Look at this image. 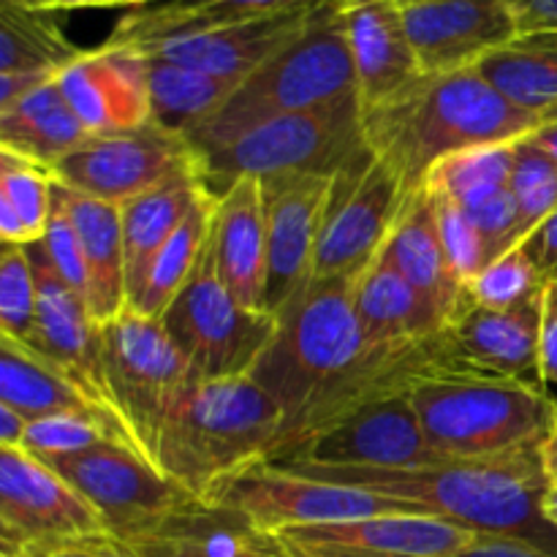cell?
I'll return each instance as SVG.
<instances>
[{"mask_svg": "<svg viewBox=\"0 0 557 557\" xmlns=\"http://www.w3.org/2000/svg\"><path fill=\"white\" fill-rule=\"evenodd\" d=\"M343 25L362 112L395 101L424 76L400 5L392 0H343Z\"/></svg>", "mask_w": 557, "mask_h": 557, "instance_id": "cell-23", "label": "cell"}, {"mask_svg": "<svg viewBox=\"0 0 557 557\" xmlns=\"http://www.w3.org/2000/svg\"><path fill=\"white\" fill-rule=\"evenodd\" d=\"M476 539L435 515H381L277 533L292 557H451Z\"/></svg>", "mask_w": 557, "mask_h": 557, "instance_id": "cell-18", "label": "cell"}, {"mask_svg": "<svg viewBox=\"0 0 557 557\" xmlns=\"http://www.w3.org/2000/svg\"><path fill=\"white\" fill-rule=\"evenodd\" d=\"M542 297L511 310L482 305L462 310L438 335L430 337L435 370L544 386L539 375Z\"/></svg>", "mask_w": 557, "mask_h": 557, "instance_id": "cell-15", "label": "cell"}, {"mask_svg": "<svg viewBox=\"0 0 557 557\" xmlns=\"http://www.w3.org/2000/svg\"><path fill=\"white\" fill-rule=\"evenodd\" d=\"M27 419L22 413H16L14 408L3 406L0 403V446L3 449H22L27 435Z\"/></svg>", "mask_w": 557, "mask_h": 557, "instance_id": "cell-50", "label": "cell"}, {"mask_svg": "<svg viewBox=\"0 0 557 557\" xmlns=\"http://www.w3.org/2000/svg\"><path fill=\"white\" fill-rule=\"evenodd\" d=\"M542 125V114L511 103L482 71L468 69L422 76L395 101L364 112V141L413 196L446 158L525 139Z\"/></svg>", "mask_w": 557, "mask_h": 557, "instance_id": "cell-2", "label": "cell"}, {"mask_svg": "<svg viewBox=\"0 0 557 557\" xmlns=\"http://www.w3.org/2000/svg\"><path fill=\"white\" fill-rule=\"evenodd\" d=\"M294 460L346 468H419L438 462V457L424 438L411 397L403 392L348 413L288 462Z\"/></svg>", "mask_w": 557, "mask_h": 557, "instance_id": "cell-20", "label": "cell"}, {"mask_svg": "<svg viewBox=\"0 0 557 557\" xmlns=\"http://www.w3.org/2000/svg\"><path fill=\"white\" fill-rule=\"evenodd\" d=\"M147 3H158V0H109V5H131V9H139Z\"/></svg>", "mask_w": 557, "mask_h": 557, "instance_id": "cell-55", "label": "cell"}, {"mask_svg": "<svg viewBox=\"0 0 557 557\" xmlns=\"http://www.w3.org/2000/svg\"><path fill=\"white\" fill-rule=\"evenodd\" d=\"M267 207V313L275 315L313 281L315 248L332 177L286 174L259 180Z\"/></svg>", "mask_w": 557, "mask_h": 557, "instance_id": "cell-17", "label": "cell"}, {"mask_svg": "<svg viewBox=\"0 0 557 557\" xmlns=\"http://www.w3.org/2000/svg\"><path fill=\"white\" fill-rule=\"evenodd\" d=\"M44 462L90 500L120 544L150 536L183 511L201 506V500L158 471L141 451L117 441H103L92 449Z\"/></svg>", "mask_w": 557, "mask_h": 557, "instance_id": "cell-11", "label": "cell"}, {"mask_svg": "<svg viewBox=\"0 0 557 557\" xmlns=\"http://www.w3.org/2000/svg\"><path fill=\"white\" fill-rule=\"evenodd\" d=\"M52 205L54 174L0 150V239L16 245L44 239Z\"/></svg>", "mask_w": 557, "mask_h": 557, "instance_id": "cell-37", "label": "cell"}, {"mask_svg": "<svg viewBox=\"0 0 557 557\" xmlns=\"http://www.w3.org/2000/svg\"><path fill=\"white\" fill-rule=\"evenodd\" d=\"M123 547L139 557H292L277 536L253 528L237 511L205 504Z\"/></svg>", "mask_w": 557, "mask_h": 557, "instance_id": "cell-29", "label": "cell"}, {"mask_svg": "<svg viewBox=\"0 0 557 557\" xmlns=\"http://www.w3.org/2000/svg\"><path fill=\"white\" fill-rule=\"evenodd\" d=\"M117 542L60 473L25 449L0 446V557H52Z\"/></svg>", "mask_w": 557, "mask_h": 557, "instance_id": "cell-9", "label": "cell"}, {"mask_svg": "<svg viewBox=\"0 0 557 557\" xmlns=\"http://www.w3.org/2000/svg\"><path fill=\"white\" fill-rule=\"evenodd\" d=\"M297 3L302 0H158L131 9L103 44L145 49L169 38L194 36V33L277 14Z\"/></svg>", "mask_w": 557, "mask_h": 557, "instance_id": "cell-31", "label": "cell"}, {"mask_svg": "<svg viewBox=\"0 0 557 557\" xmlns=\"http://www.w3.org/2000/svg\"><path fill=\"white\" fill-rule=\"evenodd\" d=\"M321 3L326 0H302L277 14L194 33V36L169 38V41L152 44V47L136 49V52H141L145 58L169 60V63L243 82L267 60L275 58L286 44H292L308 27L310 16L319 11Z\"/></svg>", "mask_w": 557, "mask_h": 557, "instance_id": "cell-22", "label": "cell"}, {"mask_svg": "<svg viewBox=\"0 0 557 557\" xmlns=\"http://www.w3.org/2000/svg\"><path fill=\"white\" fill-rule=\"evenodd\" d=\"M58 196L71 218L87 272V308L98 324H109L128 308L125 286L123 215L117 205L92 199L58 183Z\"/></svg>", "mask_w": 557, "mask_h": 557, "instance_id": "cell-27", "label": "cell"}, {"mask_svg": "<svg viewBox=\"0 0 557 557\" xmlns=\"http://www.w3.org/2000/svg\"><path fill=\"white\" fill-rule=\"evenodd\" d=\"M511 196L520 212L522 243L557 210V161L544 147L525 136L515 145Z\"/></svg>", "mask_w": 557, "mask_h": 557, "instance_id": "cell-39", "label": "cell"}, {"mask_svg": "<svg viewBox=\"0 0 557 557\" xmlns=\"http://www.w3.org/2000/svg\"><path fill=\"white\" fill-rule=\"evenodd\" d=\"M161 324L199 381L250 375L277 330L275 315L245 308L223 286L210 243Z\"/></svg>", "mask_w": 557, "mask_h": 557, "instance_id": "cell-10", "label": "cell"}, {"mask_svg": "<svg viewBox=\"0 0 557 557\" xmlns=\"http://www.w3.org/2000/svg\"><path fill=\"white\" fill-rule=\"evenodd\" d=\"M364 145L368 141L362 101L359 92H354L330 107L286 114L243 131L232 141L199 158L201 177L212 196H221L245 177H335Z\"/></svg>", "mask_w": 557, "mask_h": 557, "instance_id": "cell-7", "label": "cell"}, {"mask_svg": "<svg viewBox=\"0 0 557 557\" xmlns=\"http://www.w3.org/2000/svg\"><path fill=\"white\" fill-rule=\"evenodd\" d=\"M354 92L357 71L343 25V0H326L292 44L243 79L234 96L185 139L201 158L253 125L330 107Z\"/></svg>", "mask_w": 557, "mask_h": 557, "instance_id": "cell-4", "label": "cell"}, {"mask_svg": "<svg viewBox=\"0 0 557 557\" xmlns=\"http://www.w3.org/2000/svg\"><path fill=\"white\" fill-rule=\"evenodd\" d=\"M25 248L38 286L36 332L25 346H30L33 351L49 359L54 368L71 375L85 395H90L98 406L107 408L123 422V417L114 408L107 370H103L101 324L92 319L85 299L58 275L41 239L25 245Z\"/></svg>", "mask_w": 557, "mask_h": 557, "instance_id": "cell-16", "label": "cell"}, {"mask_svg": "<svg viewBox=\"0 0 557 557\" xmlns=\"http://www.w3.org/2000/svg\"><path fill=\"white\" fill-rule=\"evenodd\" d=\"M544 123H557V103L553 109H547V112H544Z\"/></svg>", "mask_w": 557, "mask_h": 557, "instance_id": "cell-57", "label": "cell"}, {"mask_svg": "<svg viewBox=\"0 0 557 557\" xmlns=\"http://www.w3.org/2000/svg\"><path fill=\"white\" fill-rule=\"evenodd\" d=\"M451 557H555L542 553L536 547H528V544L520 542H509V539H493V536H479L476 544L466 549L460 555Z\"/></svg>", "mask_w": 557, "mask_h": 557, "instance_id": "cell-49", "label": "cell"}, {"mask_svg": "<svg viewBox=\"0 0 557 557\" xmlns=\"http://www.w3.org/2000/svg\"><path fill=\"white\" fill-rule=\"evenodd\" d=\"M82 54L85 49L69 41L49 11H33L0 0V74H60Z\"/></svg>", "mask_w": 557, "mask_h": 557, "instance_id": "cell-36", "label": "cell"}, {"mask_svg": "<svg viewBox=\"0 0 557 557\" xmlns=\"http://www.w3.org/2000/svg\"><path fill=\"white\" fill-rule=\"evenodd\" d=\"M531 136L539 147H544V150L557 161V123H544L542 128L533 131Z\"/></svg>", "mask_w": 557, "mask_h": 557, "instance_id": "cell-53", "label": "cell"}, {"mask_svg": "<svg viewBox=\"0 0 557 557\" xmlns=\"http://www.w3.org/2000/svg\"><path fill=\"white\" fill-rule=\"evenodd\" d=\"M542 466H544V473H547L549 484H557V406H555L553 428H549L547 438H544L542 444Z\"/></svg>", "mask_w": 557, "mask_h": 557, "instance_id": "cell-52", "label": "cell"}, {"mask_svg": "<svg viewBox=\"0 0 557 557\" xmlns=\"http://www.w3.org/2000/svg\"><path fill=\"white\" fill-rule=\"evenodd\" d=\"M44 250H47L49 261L58 270V275L79 294L87 302V272H85V259H82L79 239H76L74 226H71V218L65 212L63 201L58 196V180H54V205H52V218H49L47 234L41 239Z\"/></svg>", "mask_w": 557, "mask_h": 557, "instance_id": "cell-44", "label": "cell"}, {"mask_svg": "<svg viewBox=\"0 0 557 557\" xmlns=\"http://www.w3.org/2000/svg\"><path fill=\"white\" fill-rule=\"evenodd\" d=\"M281 424V408L250 375L199 381L169 417L156 466L212 506L234 476L270 462Z\"/></svg>", "mask_w": 557, "mask_h": 557, "instance_id": "cell-3", "label": "cell"}, {"mask_svg": "<svg viewBox=\"0 0 557 557\" xmlns=\"http://www.w3.org/2000/svg\"><path fill=\"white\" fill-rule=\"evenodd\" d=\"M212 210H215V196L207 194L199 205L190 210V215L180 223L177 232L169 237L161 253L152 261L150 272L145 277V286L128 305L131 310L150 319H161L166 313L169 305L174 302L185 283L194 275L196 264H199L201 253L207 250L212 232Z\"/></svg>", "mask_w": 557, "mask_h": 557, "instance_id": "cell-35", "label": "cell"}, {"mask_svg": "<svg viewBox=\"0 0 557 557\" xmlns=\"http://www.w3.org/2000/svg\"><path fill=\"white\" fill-rule=\"evenodd\" d=\"M408 194L400 177L368 145L332 177L315 248L313 277L357 281L384 250Z\"/></svg>", "mask_w": 557, "mask_h": 557, "instance_id": "cell-12", "label": "cell"}, {"mask_svg": "<svg viewBox=\"0 0 557 557\" xmlns=\"http://www.w3.org/2000/svg\"><path fill=\"white\" fill-rule=\"evenodd\" d=\"M424 76L479 69L520 38L506 0H428L403 9Z\"/></svg>", "mask_w": 557, "mask_h": 557, "instance_id": "cell-19", "label": "cell"}, {"mask_svg": "<svg viewBox=\"0 0 557 557\" xmlns=\"http://www.w3.org/2000/svg\"><path fill=\"white\" fill-rule=\"evenodd\" d=\"M60 74L52 71H25V74H0V109L11 107L14 101H20L22 96L33 92L36 87L47 85V82L58 79Z\"/></svg>", "mask_w": 557, "mask_h": 557, "instance_id": "cell-48", "label": "cell"}, {"mask_svg": "<svg viewBox=\"0 0 557 557\" xmlns=\"http://www.w3.org/2000/svg\"><path fill=\"white\" fill-rule=\"evenodd\" d=\"M0 403L22 413L27 422L49 417L87 419L101 424L120 444L134 446L128 428L114 413L98 406L90 395H85L71 375L54 368L30 346L5 335H0Z\"/></svg>", "mask_w": 557, "mask_h": 557, "instance_id": "cell-25", "label": "cell"}, {"mask_svg": "<svg viewBox=\"0 0 557 557\" xmlns=\"http://www.w3.org/2000/svg\"><path fill=\"white\" fill-rule=\"evenodd\" d=\"M114 441L101 424L87 422L76 417H49L36 419L27 424V435L22 449L30 451L38 460H52V457H69L76 451L92 449V446ZM120 444V441H117Z\"/></svg>", "mask_w": 557, "mask_h": 557, "instance_id": "cell-43", "label": "cell"}, {"mask_svg": "<svg viewBox=\"0 0 557 557\" xmlns=\"http://www.w3.org/2000/svg\"><path fill=\"white\" fill-rule=\"evenodd\" d=\"M511 103L542 114L557 103V36H522L479 65Z\"/></svg>", "mask_w": 557, "mask_h": 557, "instance_id": "cell-34", "label": "cell"}, {"mask_svg": "<svg viewBox=\"0 0 557 557\" xmlns=\"http://www.w3.org/2000/svg\"><path fill=\"white\" fill-rule=\"evenodd\" d=\"M58 85L90 134L139 128L152 120L147 58L136 49H85L60 71Z\"/></svg>", "mask_w": 557, "mask_h": 557, "instance_id": "cell-21", "label": "cell"}, {"mask_svg": "<svg viewBox=\"0 0 557 557\" xmlns=\"http://www.w3.org/2000/svg\"><path fill=\"white\" fill-rule=\"evenodd\" d=\"M522 36H557V0H506Z\"/></svg>", "mask_w": 557, "mask_h": 557, "instance_id": "cell-46", "label": "cell"}, {"mask_svg": "<svg viewBox=\"0 0 557 557\" xmlns=\"http://www.w3.org/2000/svg\"><path fill=\"white\" fill-rule=\"evenodd\" d=\"M190 166H199V156L188 139L150 120L139 128L90 134L52 174L65 188L120 207Z\"/></svg>", "mask_w": 557, "mask_h": 557, "instance_id": "cell-14", "label": "cell"}, {"mask_svg": "<svg viewBox=\"0 0 557 557\" xmlns=\"http://www.w3.org/2000/svg\"><path fill=\"white\" fill-rule=\"evenodd\" d=\"M275 319V337L250 370V379L281 408L283 433L370 346L354 310V281L346 277H313Z\"/></svg>", "mask_w": 557, "mask_h": 557, "instance_id": "cell-6", "label": "cell"}, {"mask_svg": "<svg viewBox=\"0 0 557 557\" xmlns=\"http://www.w3.org/2000/svg\"><path fill=\"white\" fill-rule=\"evenodd\" d=\"M517 141L484 145L466 152H457V156L441 161L430 172V177L424 180V185L438 190V194L449 196L451 201L466 207L468 212L476 210V207L487 205L490 199L509 190Z\"/></svg>", "mask_w": 557, "mask_h": 557, "instance_id": "cell-38", "label": "cell"}, {"mask_svg": "<svg viewBox=\"0 0 557 557\" xmlns=\"http://www.w3.org/2000/svg\"><path fill=\"white\" fill-rule=\"evenodd\" d=\"M103 370L136 449L156 466L158 441L174 408L199 384L161 319L125 308L101 326ZM158 468V466H156Z\"/></svg>", "mask_w": 557, "mask_h": 557, "instance_id": "cell-8", "label": "cell"}, {"mask_svg": "<svg viewBox=\"0 0 557 557\" xmlns=\"http://www.w3.org/2000/svg\"><path fill=\"white\" fill-rule=\"evenodd\" d=\"M395 5H400V9H408V5H419V3H428V0H392Z\"/></svg>", "mask_w": 557, "mask_h": 557, "instance_id": "cell-56", "label": "cell"}, {"mask_svg": "<svg viewBox=\"0 0 557 557\" xmlns=\"http://www.w3.org/2000/svg\"><path fill=\"white\" fill-rule=\"evenodd\" d=\"M212 506L237 511L250 525L272 536L292 528L330 525V522L362 520V517L430 515L422 506L406 500L299 476L270 462H261L234 476L218 493Z\"/></svg>", "mask_w": 557, "mask_h": 557, "instance_id": "cell-13", "label": "cell"}, {"mask_svg": "<svg viewBox=\"0 0 557 557\" xmlns=\"http://www.w3.org/2000/svg\"><path fill=\"white\" fill-rule=\"evenodd\" d=\"M38 319V286L25 245H0V335L30 343Z\"/></svg>", "mask_w": 557, "mask_h": 557, "instance_id": "cell-41", "label": "cell"}, {"mask_svg": "<svg viewBox=\"0 0 557 557\" xmlns=\"http://www.w3.org/2000/svg\"><path fill=\"white\" fill-rule=\"evenodd\" d=\"M147 74H150L152 123L183 136L201 120L215 114L243 85L239 79L207 74L158 58H147Z\"/></svg>", "mask_w": 557, "mask_h": 557, "instance_id": "cell-33", "label": "cell"}, {"mask_svg": "<svg viewBox=\"0 0 557 557\" xmlns=\"http://www.w3.org/2000/svg\"><path fill=\"white\" fill-rule=\"evenodd\" d=\"M52 557H139V555H134L128 547H123L120 542H107V544H96V547L69 549V553H60Z\"/></svg>", "mask_w": 557, "mask_h": 557, "instance_id": "cell-51", "label": "cell"}, {"mask_svg": "<svg viewBox=\"0 0 557 557\" xmlns=\"http://www.w3.org/2000/svg\"><path fill=\"white\" fill-rule=\"evenodd\" d=\"M424 188H428V185H424ZM428 190L430 196H433L435 223H438V234L441 243H444L446 259H449L451 270L460 277V283H466L468 288V283L490 264L482 234H479L476 223H473L471 212H468L466 207H460L457 201H451L449 196L438 194V190Z\"/></svg>", "mask_w": 557, "mask_h": 557, "instance_id": "cell-42", "label": "cell"}, {"mask_svg": "<svg viewBox=\"0 0 557 557\" xmlns=\"http://www.w3.org/2000/svg\"><path fill=\"white\" fill-rule=\"evenodd\" d=\"M354 310L370 348L411 346L430 341L446 326V319L417 292L384 256L354 281Z\"/></svg>", "mask_w": 557, "mask_h": 557, "instance_id": "cell-28", "label": "cell"}, {"mask_svg": "<svg viewBox=\"0 0 557 557\" xmlns=\"http://www.w3.org/2000/svg\"><path fill=\"white\" fill-rule=\"evenodd\" d=\"M381 256L422 297H428V302L444 315L446 324L473 305L466 283H460L449 259H446L438 223H435L433 196L424 185L408 199L406 210L397 218Z\"/></svg>", "mask_w": 557, "mask_h": 557, "instance_id": "cell-26", "label": "cell"}, {"mask_svg": "<svg viewBox=\"0 0 557 557\" xmlns=\"http://www.w3.org/2000/svg\"><path fill=\"white\" fill-rule=\"evenodd\" d=\"M547 283L549 277L539 270L525 245L520 243L509 253L484 267L468 283V297H471L473 305H482V308L511 310L542 297Z\"/></svg>", "mask_w": 557, "mask_h": 557, "instance_id": "cell-40", "label": "cell"}, {"mask_svg": "<svg viewBox=\"0 0 557 557\" xmlns=\"http://www.w3.org/2000/svg\"><path fill=\"white\" fill-rule=\"evenodd\" d=\"M210 194L201 177V163L180 172L158 188L136 196L120 205L123 215V245H125V286H128V305L145 286L152 261L161 253L180 223L190 215L196 205Z\"/></svg>", "mask_w": 557, "mask_h": 557, "instance_id": "cell-30", "label": "cell"}, {"mask_svg": "<svg viewBox=\"0 0 557 557\" xmlns=\"http://www.w3.org/2000/svg\"><path fill=\"white\" fill-rule=\"evenodd\" d=\"M438 460H498L539 451L557 400L525 381L435 373L408 389Z\"/></svg>", "mask_w": 557, "mask_h": 557, "instance_id": "cell-5", "label": "cell"}, {"mask_svg": "<svg viewBox=\"0 0 557 557\" xmlns=\"http://www.w3.org/2000/svg\"><path fill=\"white\" fill-rule=\"evenodd\" d=\"M210 245L232 297L245 308L267 310V207L259 180H237L215 196Z\"/></svg>", "mask_w": 557, "mask_h": 557, "instance_id": "cell-24", "label": "cell"}, {"mask_svg": "<svg viewBox=\"0 0 557 557\" xmlns=\"http://www.w3.org/2000/svg\"><path fill=\"white\" fill-rule=\"evenodd\" d=\"M522 245L544 275L557 277V210Z\"/></svg>", "mask_w": 557, "mask_h": 557, "instance_id": "cell-47", "label": "cell"}, {"mask_svg": "<svg viewBox=\"0 0 557 557\" xmlns=\"http://www.w3.org/2000/svg\"><path fill=\"white\" fill-rule=\"evenodd\" d=\"M277 468L406 500L479 536L509 539L557 557V528L542 509L549 487L542 449L498 460H438L419 468H346L308 460Z\"/></svg>", "mask_w": 557, "mask_h": 557, "instance_id": "cell-1", "label": "cell"}, {"mask_svg": "<svg viewBox=\"0 0 557 557\" xmlns=\"http://www.w3.org/2000/svg\"><path fill=\"white\" fill-rule=\"evenodd\" d=\"M539 375L544 389H557V277H549L542 297V332H539Z\"/></svg>", "mask_w": 557, "mask_h": 557, "instance_id": "cell-45", "label": "cell"}, {"mask_svg": "<svg viewBox=\"0 0 557 557\" xmlns=\"http://www.w3.org/2000/svg\"><path fill=\"white\" fill-rule=\"evenodd\" d=\"M90 136L58 79L0 109V150L52 172Z\"/></svg>", "mask_w": 557, "mask_h": 557, "instance_id": "cell-32", "label": "cell"}, {"mask_svg": "<svg viewBox=\"0 0 557 557\" xmlns=\"http://www.w3.org/2000/svg\"><path fill=\"white\" fill-rule=\"evenodd\" d=\"M542 509L544 515H547V520L557 528V484H549L547 487V493H544V500H542Z\"/></svg>", "mask_w": 557, "mask_h": 557, "instance_id": "cell-54", "label": "cell"}]
</instances>
